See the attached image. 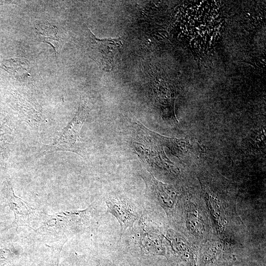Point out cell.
<instances>
[{"mask_svg": "<svg viewBox=\"0 0 266 266\" xmlns=\"http://www.w3.org/2000/svg\"><path fill=\"white\" fill-rule=\"evenodd\" d=\"M46 216L40 227L33 230L41 239L61 238L83 229V220L79 211L62 212Z\"/></svg>", "mask_w": 266, "mask_h": 266, "instance_id": "6da1fadb", "label": "cell"}, {"mask_svg": "<svg viewBox=\"0 0 266 266\" xmlns=\"http://www.w3.org/2000/svg\"><path fill=\"white\" fill-rule=\"evenodd\" d=\"M87 115L85 106L80 105L74 117L63 130L56 141L51 145L46 146L43 152L69 151L83 157L84 153V144L80 133Z\"/></svg>", "mask_w": 266, "mask_h": 266, "instance_id": "7a4b0ae2", "label": "cell"}, {"mask_svg": "<svg viewBox=\"0 0 266 266\" xmlns=\"http://www.w3.org/2000/svg\"><path fill=\"white\" fill-rule=\"evenodd\" d=\"M2 192L6 203L14 214V219L10 228L20 226L31 228V223L37 219V211L15 195L10 181L6 180L4 182Z\"/></svg>", "mask_w": 266, "mask_h": 266, "instance_id": "3957f363", "label": "cell"}, {"mask_svg": "<svg viewBox=\"0 0 266 266\" xmlns=\"http://www.w3.org/2000/svg\"><path fill=\"white\" fill-rule=\"evenodd\" d=\"M108 211L113 215L120 226V235L133 226L140 217L139 211L132 200L125 197L109 198L106 200Z\"/></svg>", "mask_w": 266, "mask_h": 266, "instance_id": "277c9868", "label": "cell"}, {"mask_svg": "<svg viewBox=\"0 0 266 266\" xmlns=\"http://www.w3.org/2000/svg\"><path fill=\"white\" fill-rule=\"evenodd\" d=\"M141 176L145 184V193L155 197L160 205L168 213L173 209L176 202V195L169 186L156 180L150 174L143 172Z\"/></svg>", "mask_w": 266, "mask_h": 266, "instance_id": "5b68a950", "label": "cell"}, {"mask_svg": "<svg viewBox=\"0 0 266 266\" xmlns=\"http://www.w3.org/2000/svg\"><path fill=\"white\" fill-rule=\"evenodd\" d=\"M13 140V131L6 121L0 125V169L5 167Z\"/></svg>", "mask_w": 266, "mask_h": 266, "instance_id": "8992f818", "label": "cell"}, {"mask_svg": "<svg viewBox=\"0 0 266 266\" xmlns=\"http://www.w3.org/2000/svg\"><path fill=\"white\" fill-rule=\"evenodd\" d=\"M140 243L142 249L146 254L164 255V249L160 235L145 230L140 234Z\"/></svg>", "mask_w": 266, "mask_h": 266, "instance_id": "52a82bcc", "label": "cell"}, {"mask_svg": "<svg viewBox=\"0 0 266 266\" xmlns=\"http://www.w3.org/2000/svg\"><path fill=\"white\" fill-rule=\"evenodd\" d=\"M35 29L36 33L41 40L53 47L56 58V54L62 42L58 35L57 27L50 24H40L36 26Z\"/></svg>", "mask_w": 266, "mask_h": 266, "instance_id": "ba28073f", "label": "cell"}, {"mask_svg": "<svg viewBox=\"0 0 266 266\" xmlns=\"http://www.w3.org/2000/svg\"><path fill=\"white\" fill-rule=\"evenodd\" d=\"M5 68L17 79H23L30 75V66L27 61L22 59H11L3 64Z\"/></svg>", "mask_w": 266, "mask_h": 266, "instance_id": "9c48e42d", "label": "cell"}, {"mask_svg": "<svg viewBox=\"0 0 266 266\" xmlns=\"http://www.w3.org/2000/svg\"><path fill=\"white\" fill-rule=\"evenodd\" d=\"M11 251L7 249H0V266H4L11 258Z\"/></svg>", "mask_w": 266, "mask_h": 266, "instance_id": "30bf717a", "label": "cell"}, {"mask_svg": "<svg viewBox=\"0 0 266 266\" xmlns=\"http://www.w3.org/2000/svg\"><path fill=\"white\" fill-rule=\"evenodd\" d=\"M53 249V266H59V257L62 248L59 247H55L52 248Z\"/></svg>", "mask_w": 266, "mask_h": 266, "instance_id": "8fae6325", "label": "cell"}]
</instances>
